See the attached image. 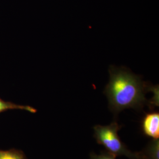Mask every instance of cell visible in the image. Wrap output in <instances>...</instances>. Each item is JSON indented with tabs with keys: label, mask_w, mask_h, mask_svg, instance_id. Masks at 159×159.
Wrapping results in <instances>:
<instances>
[{
	"label": "cell",
	"mask_w": 159,
	"mask_h": 159,
	"mask_svg": "<svg viewBox=\"0 0 159 159\" xmlns=\"http://www.w3.org/2000/svg\"><path fill=\"white\" fill-rule=\"evenodd\" d=\"M142 129L143 134L146 136L159 139V113L151 111L146 114L142 121Z\"/></svg>",
	"instance_id": "3"
},
{
	"label": "cell",
	"mask_w": 159,
	"mask_h": 159,
	"mask_svg": "<svg viewBox=\"0 0 159 159\" xmlns=\"http://www.w3.org/2000/svg\"><path fill=\"white\" fill-rule=\"evenodd\" d=\"M109 73L110 81L105 88L104 94L108 98L109 108L116 117L125 109L139 110L145 105H152L145 94L146 91H152L154 87L143 82L139 75L127 68L112 66Z\"/></svg>",
	"instance_id": "1"
},
{
	"label": "cell",
	"mask_w": 159,
	"mask_h": 159,
	"mask_svg": "<svg viewBox=\"0 0 159 159\" xmlns=\"http://www.w3.org/2000/svg\"><path fill=\"white\" fill-rule=\"evenodd\" d=\"M137 159H159V139H153L140 152H137Z\"/></svg>",
	"instance_id": "4"
},
{
	"label": "cell",
	"mask_w": 159,
	"mask_h": 159,
	"mask_svg": "<svg viewBox=\"0 0 159 159\" xmlns=\"http://www.w3.org/2000/svg\"><path fill=\"white\" fill-rule=\"evenodd\" d=\"M115 155L110 153L108 152L102 151L100 154H96L94 153L90 154V159H116Z\"/></svg>",
	"instance_id": "7"
},
{
	"label": "cell",
	"mask_w": 159,
	"mask_h": 159,
	"mask_svg": "<svg viewBox=\"0 0 159 159\" xmlns=\"http://www.w3.org/2000/svg\"><path fill=\"white\" fill-rule=\"evenodd\" d=\"M0 159H27L24 154L18 150H0Z\"/></svg>",
	"instance_id": "6"
},
{
	"label": "cell",
	"mask_w": 159,
	"mask_h": 159,
	"mask_svg": "<svg viewBox=\"0 0 159 159\" xmlns=\"http://www.w3.org/2000/svg\"><path fill=\"white\" fill-rule=\"evenodd\" d=\"M121 127L116 121L108 125H95L94 137L97 142L116 156H125L130 159H137L136 153L131 152L120 138L118 132Z\"/></svg>",
	"instance_id": "2"
},
{
	"label": "cell",
	"mask_w": 159,
	"mask_h": 159,
	"mask_svg": "<svg viewBox=\"0 0 159 159\" xmlns=\"http://www.w3.org/2000/svg\"><path fill=\"white\" fill-rule=\"evenodd\" d=\"M14 109L25 110L33 113H36L37 111V110L32 107L28 106L18 105L12 102H7L3 101L0 98V113L8 110H14Z\"/></svg>",
	"instance_id": "5"
}]
</instances>
